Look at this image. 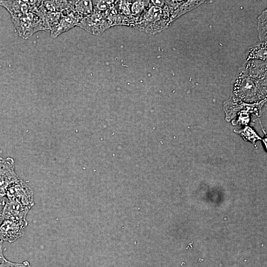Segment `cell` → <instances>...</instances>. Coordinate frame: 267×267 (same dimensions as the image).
Masks as SVG:
<instances>
[{
  "label": "cell",
  "instance_id": "cell-1",
  "mask_svg": "<svg viewBox=\"0 0 267 267\" xmlns=\"http://www.w3.org/2000/svg\"><path fill=\"white\" fill-rule=\"evenodd\" d=\"M5 195L8 199L15 200L31 208L34 205L33 189L20 178L7 188Z\"/></svg>",
  "mask_w": 267,
  "mask_h": 267
},
{
  "label": "cell",
  "instance_id": "cell-2",
  "mask_svg": "<svg viewBox=\"0 0 267 267\" xmlns=\"http://www.w3.org/2000/svg\"><path fill=\"white\" fill-rule=\"evenodd\" d=\"M19 179L15 171L14 160L0 157V195H5L7 188Z\"/></svg>",
  "mask_w": 267,
  "mask_h": 267
},
{
  "label": "cell",
  "instance_id": "cell-3",
  "mask_svg": "<svg viewBox=\"0 0 267 267\" xmlns=\"http://www.w3.org/2000/svg\"><path fill=\"white\" fill-rule=\"evenodd\" d=\"M27 221L4 220L0 225V240L13 242L22 237Z\"/></svg>",
  "mask_w": 267,
  "mask_h": 267
},
{
  "label": "cell",
  "instance_id": "cell-4",
  "mask_svg": "<svg viewBox=\"0 0 267 267\" xmlns=\"http://www.w3.org/2000/svg\"><path fill=\"white\" fill-rule=\"evenodd\" d=\"M30 209L15 200L8 199L3 210V219L27 221L26 217Z\"/></svg>",
  "mask_w": 267,
  "mask_h": 267
},
{
  "label": "cell",
  "instance_id": "cell-5",
  "mask_svg": "<svg viewBox=\"0 0 267 267\" xmlns=\"http://www.w3.org/2000/svg\"><path fill=\"white\" fill-rule=\"evenodd\" d=\"M0 267H31L30 263L27 261H24L22 263H16L11 262L5 259L0 264Z\"/></svg>",
  "mask_w": 267,
  "mask_h": 267
},
{
  "label": "cell",
  "instance_id": "cell-6",
  "mask_svg": "<svg viewBox=\"0 0 267 267\" xmlns=\"http://www.w3.org/2000/svg\"><path fill=\"white\" fill-rule=\"evenodd\" d=\"M5 202L0 198V225L3 221V210L5 205Z\"/></svg>",
  "mask_w": 267,
  "mask_h": 267
},
{
  "label": "cell",
  "instance_id": "cell-7",
  "mask_svg": "<svg viewBox=\"0 0 267 267\" xmlns=\"http://www.w3.org/2000/svg\"><path fill=\"white\" fill-rule=\"evenodd\" d=\"M2 241L0 240V264L5 259L2 250Z\"/></svg>",
  "mask_w": 267,
  "mask_h": 267
}]
</instances>
